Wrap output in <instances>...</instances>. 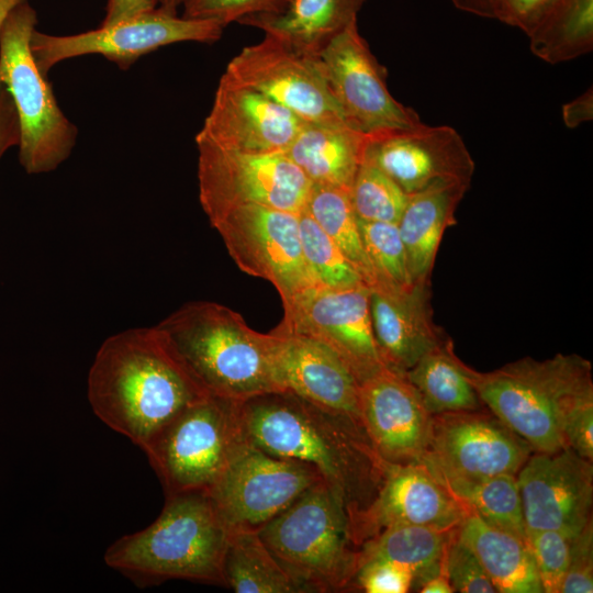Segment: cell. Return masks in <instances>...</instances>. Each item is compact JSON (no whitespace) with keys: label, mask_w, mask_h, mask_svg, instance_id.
<instances>
[{"label":"cell","mask_w":593,"mask_h":593,"mask_svg":"<svg viewBox=\"0 0 593 593\" xmlns=\"http://www.w3.org/2000/svg\"><path fill=\"white\" fill-rule=\"evenodd\" d=\"M248 443L279 458L317 470L345 504L349 517L376 496L388 462L376 451L361 424L322 409L290 391L239 402Z\"/></svg>","instance_id":"1"},{"label":"cell","mask_w":593,"mask_h":593,"mask_svg":"<svg viewBox=\"0 0 593 593\" xmlns=\"http://www.w3.org/2000/svg\"><path fill=\"white\" fill-rule=\"evenodd\" d=\"M209 395L157 325L108 337L88 374L93 413L142 450L182 411Z\"/></svg>","instance_id":"2"},{"label":"cell","mask_w":593,"mask_h":593,"mask_svg":"<svg viewBox=\"0 0 593 593\" xmlns=\"http://www.w3.org/2000/svg\"><path fill=\"white\" fill-rule=\"evenodd\" d=\"M466 371L483 405L533 451L568 448L566 425L593 413L591 362L578 355L525 357L489 372L466 365Z\"/></svg>","instance_id":"3"},{"label":"cell","mask_w":593,"mask_h":593,"mask_svg":"<svg viewBox=\"0 0 593 593\" xmlns=\"http://www.w3.org/2000/svg\"><path fill=\"white\" fill-rule=\"evenodd\" d=\"M157 326L210 395L242 402L284 391L277 370L276 335L250 328L232 309L193 301Z\"/></svg>","instance_id":"4"},{"label":"cell","mask_w":593,"mask_h":593,"mask_svg":"<svg viewBox=\"0 0 593 593\" xmlns=\"http://www.w3.org/2000/svg\"><path fill=\"white\" fill-rule=\"evenodd\" d=\"M228 534L206 493L168 495L150 525L108 547L104 562L145 584L180 579L224 585Z\"/></svg>","instance_id":"5"},{"label":"cell","mask_w":593,"mask_h":593,"mask_svg":"<svg viewBox=\"0 0 593 593\" xmlns=\"http://www.w3.org/2000/svg\"><path fill=\"white\" fill-rule=\"evenodd\" d=\"M301 592L353 585L358 547L343 501L322 480L257 530Z\"/></svg>","instance_id":"6"},{"label":"cell","mask_w":593,"mask_h":593,"mask_svg":"<svg viewBox=\"0 0 593 593\" xmlns=\"http://www.w3.org/2000/svg\"><path fill=\"white\" fill-rule=\"evenodd\" d=\"M36 23V11L25 1L0 26V79L19 119L20 164L32 175L55 170L69 157L78 136L32 56L30 41Z\"/></svg>","instance_id":"7"},{"label":"cell","mask_w":593,"mask_h":593,"mask_svg":"<svg viewBox=\"0 0 593 593\" xmlns=\"http://www.w3.org/2000/svg\"><path fill=\"white\" fill-rule=\"evenodd\" d=\"M246 441L239 402L209 395L176 416L143 451L166 496L208 493Z\"/></svg>","instance_id":"8"},{"label":"cell","mask_w":593,"mask_h":593,"mask_svg":"<svg viewBox=\"0 0 593 593\" xmlns=\"http://www.w3.org/2000/svg\"><path fill=\"white\" fill-rule=\"evenodd\" d=\"M195 144L199 200L210 222L244 204L296 214L305 209L312 183L286 154H247Z\"/></svg>","instance_id":"9"},{"label":"cell","mask_w":593,"mask_h":593,"mask_svg":"<svg viewBox=\"0 0 593 593\" xmlns=\"http://www.w3.org/2000/svg\"><path fill=\"white\" fill-rule=\"evenodd\" d=\"M224 27L215 21L186 19L157 8L74 35H51L35 30L30 48L40 71L46 77L58 63L88 54L102 55L119 68L128 69L142 56L166 45L216 42Z\"/></svg>","instance_id":"10"},{"label":"cell","mask_w":593,"mask_h":593,"mask_svg":"<svg viewBox=\"0 0 593 593\" xmlns=\"http://www.w3.org/2000/svg\"><path fill=\"white\" fill-rule=\"evenodd\" d=\"M316 57L340 114L351 128L373 137L423 123L413 109L390 93L387 70L359 33L357 21L334 36Z\"/></svg>","instance_id":"11"},{"label":"cell","mask_w":593,"mask_h":593,"mask_svg":"<svg viewBox=\"0 0 593 593\" xmlns=\"http://www.w3.org/2000/svg\"><path fill=\"white\" fill-rule=\"evenodd\" d=\"M322 480L315 468L247 440L206 494L228 533L258 530Z\"/></svg>","instance_id":"12"},{"label":"cell","mask_w":593,"mask_h":593,"mask_svg":"<svg viewBox=\"0 0 593 593\" xmlns=\"http://www.w3.org/2000/svg\"><path fill=\"white\" fill-rule=\"evenodd\" d=\"M211 225L239 269L271 282L282 303L318 286L302 254L299 214L244 204L225 211Z\"/></svg>","instance_id":"13"},{"label":"cell","mask_w":593,"mask_h":593,"mask_svg":"<svg viewBox=\"0 0 593 593\" xmlns=\"http://www.w3.org/2000/svg\"><path fill=\"white\" fill-rule=\"evenodd\" d=\"M224 75L266 96L304 123L346 124L317 57L276 37L265 35L261 42L242 48Z\"/></svg>","instance_id":"14"},{"label":"cell","mask_w":593,"mask_h":593,"mask_svg":"<svg viewBox=\"0 0 593 593\" xmlns=\"http://www.w3.org/2000/svg\"><path fill=\"white\" fill-rule=\"evenodd\" d=\"M369 295L367 286H316L282 303L279 325L328 347L360 383L385 367L372 332Z\"/></svg>","instance_id":"15"},{"label":"cell","mask_w":593,"mask_h":593,"mask_svg":"<svg viewBox=\"0 0 593 593\" xmlns=\"http://www.w3.org/2000/svg\"><path fill=\"white\" fill-rule=\"evenodd\" d=\"M533 452L505 423L480 409L432 415L428 447L419 462L463 478L516 475Z\"/></svg>","instance_id":"16"},{"label":"cell","mask_w":593,"mask_h":593,"mask_svg":"<svg viewBox=\"0 0 593 593\" xmlns=\"http://www.w3.org/2000/svg\"><path fill=\"white\" fill-rule=\"evenodd\" d=\"M516 480L526 529L572 537L592 519L593 465L572 449L534 451Z\"/></svg>","instance_id":"17"},{"label":"cell","mask_w":593,"mask_h":593,"mask_svg":"<svg viewBox=\"0 0 593 593\" xmlns=\"http://www.w3.org/2000/svg\"><path fill=\"white\" fill-rule=\"evenodd\" d=\"M363 159L390 177L406 194L438 183L470 184L475 167L455 128L424 123L368 137Z\"/></svg>","instance_id":"18"},{"label":"cell","mask_w":593,"mask_h":593,"mask_svg":"<svg viewBox=\"0 0 593 593\" xmlns=\"http://www.w3.org/2000/svg\"><path fill=\"white\" fill-rule=\"evenodd\" d=\"M467 512L422 462H388L373 500L349 519L359 548L365 540L394 525L455 529Z\"/></svg>","instance_id":"19"},{"label":"cell","mask_w":593,"mask_h":593,"mask_svg":"<svg viewBox=\"0 0 593 593\" xmlns=\"http://www.w3.org/2000/svg\"><path fill=\"white\" fill-rule=\"evenodd\" d=\"M303 124L286 108L223 74L195 142L232 152L279 154Z\"/></svg>","instance_id":"20"},{"label":"cell","mask_w":593,"mask_h":593,"mask_svg":"<svg viewBox=\"0 0 593 593\" xmlns=\"http://www.w3.org/2000/svg\"><path fill=\"white\" fill-rule=\"evenodd\" d=\"M359 418L384 461L419 462L425 455L432 415L404 373L383 367L360 382Z\"/></svg>","instance_id":"21"},{"label":"cell","mask_w":593,"mask_h":593,"mask_svg":"<svg viewBox=\"0 0 593 593\" xmlns=\"http://www.w3.org/2000/svg\"><path fill=\"white\" fill-rule=\"evenodd\" d=\"M271 332L283 390L360 423L359 382L340 358L322 343L280 325Z\"/></svg>","instance_id":"22"},{"label":"cell","mask_w":593,"mask_h":593,"mask_svg":"<svg viewBox=\"0 0 593 593\" xmlns=\"http://www.w3.org/2000/svg\"><path fill=\"white\" fill-rule=\"evenodd\" d=\"M429 283L370 289L372 332L381 360L390 369L404 373L446 338L433 322Z\"/></svg>","instance_id":"23"},{"label":"cell","mask_w":593,"mask_h":593,"mask_svg":"<svg viewBox=\"0 0 593 593\" xmlns=\"http://www.w3.org/2000/svg\"><path fill=\"white\" fill-rule=\"evenodd\" d=\"M469 186L438 183L409 194L398 228L413 284L429 283L443 235L457 223L455 213Z\"/></svg>","instance_id":"24"},{"label":"cell","mask_w":593,"mask_h":593,"mask_svg":"<svg viewBox=\"0 0 593 593\" xmlns=\"http://www.w3.org/2000/svg\"><path fill=\"white\" fill-rule=\"evenodd\" d=\"M368 137L347 124L304 123L283 154L312 184L350 191Z\"/></svg>","instance_id":"25"},{"label":"cell","mask_w":593,"mask_h":593,"mask_svg":"<svg viewBox=\"0 0 593 593\" xmlns=\"http://www.w3.org/2000/svg\"><path fill=\"white\" fill-rule=\"evenodd\" d=\"M367 0H290L279 12L255 14L239 21L264 31L291 47L316 56L357 15Z\"/></svg>","instance_id":"26"},{"label":"cell","mask_w":593,"mask_h":593,"mask_svg":"<svg viewBox=\"0 0 593 593\" xmlns=\"http://www.w3.org/2000/svg\"><path fill=\"white\" fill-rule=\"evenodd\" d=\"M500 593H542L532 553L525 539L490 525L467 512L457 528Z\"/></svg>","instance_id":"27"},{"label":"cell","mask_w":593,"mask_h":593,"mask_svg":"<svg viewBox=\"0 0 593 593\" xmlns=\"http://www.w3.org/2000/svg\"><path fill=\"white\" fill-rule=\"evenodd\" d=\"M430 415L483 409L466 363L446 337L404 372Z\"/></svg>","instance_id":"28"},{"label":"cell","mask_w":593,"mask_h":593,"mask_svg":"<svg viewBox=\"0 0 593 593\" xmlns=\"http://www.w3.org/2000/svg\"><path fill=\"white\" fill-rule=\"evenodd\" d=\"M455 529L444 530L423 525L390 526L359 546L357 569L370 560H390L413 572L412 589H417L422 582L441 570L445 549Z\"/></svg>","instance_id":"29"},{"label":"cell","mask_w":593,"mask_h":593,"mask_svg":"<svg viewBox=\"0 0 593 593\" xmlns=\"http://www.w3.org/2000/svg\"><path fill=\"white\" fill-rule=\"evenodd\" d=\"M222 573L224 586L237 593H302L257 530L228 534Z\"/></svg>","instance_id":"30"},{"label":"cell","mask_w":593,"mask_h":593,"mask_svg":"<svg viewBox=\"0 0 593 593\" xmlns=\"http://www.w3.org/2000/svg\"><path fill=\"white\" fill-rule=\"evenodd\" d=\"M429 471L467 511L475 513L490 525L525 539L526 527L516 475L463 478Z\"/></svg>","instance_id":"31"},{"label":"cell","mask_w":593,"mask_h":593,"mask_svg":"<svg viewBox=\"0 0 593 593\" xmlns=\"http://www.w3.org/2000/svg\"><path fill=\"white\" fill-rule=\"evenodd\" d=\"M527 36L532 53L549 64L590 53L593 48V0H559Z\"/></svg>","instance_id":"32"},{"label":"cell","mask_w":593,"mask_h":593,"mask_svg":"<svg viewBox=\"0 0 593 593\" xmlns=\"http://www.w3.org/2000/svg\"><path fill=\"white\" fill-rule=\"evenodd\" d=\"M339 247L366 286L374 284L348 190L312 184L304 209Z\"/></svg>","instance_id":"33"},{"label":"cell","mask_w":593,"mask_h":593,"mask_svg":"<svg viewBox=\"0 0 593 593\" xmlns=\"http://www.w3.org/2000/svg\"><path fill=\"white\" fill-rule=\"evenodd\" d=\"M299 233L304 260L320 287L346 289L366 286L339 247L305 210L299 213Z\"/></svg>","instance_id":"34"},{"label":"cell","mask_w":593,"mask_h":593,"mask_svg":"<svg viewBox=\"0 0 593 593\" xmlns=\"http://www.w3.org/2000/svg\"><path fill=\"white\" fill-rule=\"evenodd\" d=\"M362 246L374 284L371 289H407L411 282L398 224L358 219Z\"/></svg>","instance_id":"35"},{"label":"cell","mask_w":593,"mask_h":593,"mask_svg":"<svg viewBox=\"0 0 593 593\" xmlns=\"http://www.w3.org/2000/svg\"><path fill=\"white\" fill-rule=\"evenodd\" d=\"M349 194L359 220L394 224H398L409 199V194L390 177L365 159Z\"/></svg>","instance_id":"36"},{"label":"cell","mask_w":593,"mask_h":593,"mask_svg":"<svg viewBox=\"0 0 593 593\" xmlns=\"http://www.w3.org/2000/svg\"><path fill=\"white\" fill-rule=\"evenodd\" d=\"M572 537L559 530L526 529L525 541L532 553L542 592L560 593L568 568Z\"/></svg>","instance_id":"37"},{"label":"cell","mask_w":593,"mask_h":593,"mask_svg":"<svg viewBox=\"0 0 593 593\" xmlns=\"http://www.w3.org/2000/svg\"><path fill=\"white\" fill-rule=\"evenodd\" d=\"M457 528L452 532L443 557V567L454 591L496 593L475 555L458 536Z\"/></svg>","instance_id":"38"},{"label":"cell","mask_w":593,"mask_h":593,"mask_svg":"<svg viewBox=\"0 0 593 593\" xmlns=\"http://www.w3.org/2000/svg\"><path fill=\"white\" fill-rule=\"evenodd\" d=\"M290 0H184L186 19L211 20L226 26L244 18L281 11Z\"/></svg>","instance_id":"39"},{"label":"cell","mask_w":593,"mask_h":593,"mask_svg":"<svg viewBox=\"0 0 593 593\" xmlns=\"http://www.w3.org/2000/svg\"><path fill=\"white\" fill-rule=\"evenodd\" d=\"M413 572L396 562L374 559L359 566L353 585L367 593H406L412 590Z\"/></svg>","instance_id":"40"},{"label":"cell","mask_w":593,"mask_h":593,"mask_svg":"<svg viewBox=\"0 0 593 593\" xmlns=\"http://www.w3.org/2000/svg\"><path fill=\"white\" fill-rule=\"evenodd\" d=\"M593 592L592 519L571 538L568 568L560 593Z\"/></svg>","instance_id":"41"},{"label":"cell","mask_w":593,"mask_h":593,"mask_svg":"<svg viewBox=\"0 0 593 593\" xmlns=\"http://www.w3.org/2000/svg\"><path fill=\"white\" fill-rule=\"evenodd\" d=\"M559 0H504L499 21L529 35Z\"/></svg>","instance_id":"42"},{"label":"cell","mask_w":593,"mask_h":593,"mask_svg":"<svg viewBox=\"0 0 593 593\" xmlns=\"http://www.w3.org/2000/svg\"><path fill=\"white\" fill-rule=\"evenodd\" d=\"M20 125L12 97L0 79V158L12 146L19 145Z\"/></svg>","instance_id":"43"},{"label":"cell","mask_w":593,"mask_h":593,"mask_svg":"<svg viewBox=\"0 0 593 593\" xmlns=\"http://www.w3.org/2000/svg\"><path fill=\"white\" fill-rule=\"evenodd\" d=\"M159 0H109L100 25L112 24L157 9Z\"/></svg>","instance_id":"44"},{"label":"cell","mask_w":593,"mask_h":593,"mask_svg":"<svg viewBox=\"0 0 593 593\" xmlns=\"http://www.w3.org/2000/svg\"><path fill=\"white\" fill-rule=\"evenodd\" d=\"M562 116L567 126L573 128L579 124L591 121L593 118L592 88L581 97L567 103L562 108Z\"/></svg>","instance_id":"45"},{"label":"cell","mask_w":593,"mask_h":593,"mask_svg":"<svg viewBox=\"0 0 593 593\" xmlns=\"http://www.w3.org/2000/svg\"><path fill=\"white\" fill-rule=\"evenodd\" d=\"M451 2L463 12L497 20L504 0H451Z\"/></svg>","instance_id":"46"},{"label":"cell","mask_w":593,"mask_h":593,"mask_svg":"<svg viewBox=\"0 0 593 593\" xmlns=\"http://www.w3.org/2000/svg\"><path fill=\"white\" fill-rule=\"evenodd\" d=\"M416 591L422 593H452L455 592L450 581L441 567V570L422 582Z\"/></svg>","instance_id":"47"},{"label":"cell","mask_w":593,"mask_h":593,"mask_svg":"<svg viewBox=\"0 0 593 593\" xmlns=\"http://www.w3.org/2000/svg\"><path fill=\"white\" fill-rule=\"evenodd\" d=\"M25 1L27 0H0V26L11 11Z\"/></svg>","instance_id":"48"},{"label":"cell","mask_w":593,"mask_h":593,"mask_svg":"<svg viewBox=\"0 0 593 593\" xmlns=\"http://www.w3.org/2000/svg\"><path fill=\"white\" fill-rule=\"evenodd\" d=\"M184 0H159L158 8L172 14H177L179 7H182Z\"/></svg>","instance_id":"49"}]
</instances>
